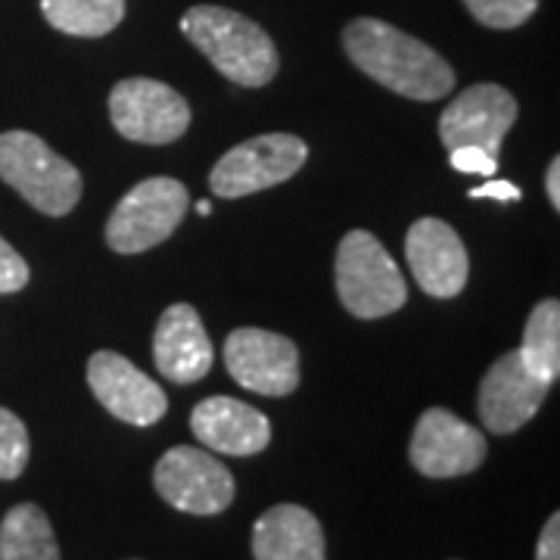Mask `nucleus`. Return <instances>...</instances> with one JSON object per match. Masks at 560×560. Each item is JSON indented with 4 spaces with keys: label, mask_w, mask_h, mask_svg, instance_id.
Returning <instances> with one entry per match:
<instances>
[{
    "label": "nucleus",
    "mask_w": 560,
    "mask_h": 560,
    "mask_svg": "<svg viewBox=\"0 0 560 560\" xmlns=\"http://www.w3.org/2000/svg\"><path fill=\"white\" fill-rule=\"evenodd\" d=\"M109 119L125 140L175 143L190 128V103L156 79H125L109 94Z\"/></svg>",
    "instance_id": "nucleus-7"
},
{
    "label": "nucleus",
    "mask_w": 560,
    "mask_h": 560,
    "mask_svg": "<svg viewBox=\"0 0 560 560\" xmlns=\"http://www.w3.org/2000/svg\"><path fill=\"white\" fill-rule=\"evenodd\" d=\"M337 293L349 315L386 318L408 300L399 265L371 231H349L337 249Z\"/></svg>",
    "instance_id": "nucleus-4"
},
{
    "label": "nucleus",
    "mask_w": 560,
    "mask_h": 560,
    "mask_svg": "<svg viewBox=\"0 0 560 560\" xmlns=\"http://www.w3.org/2000/svg\"><path fill=\"white\" fill-rule=\"evenodd\" d=\"M349 60L368 79L408 101H442L455 88V72L433 47L383 20L361 16L342 28Z\"/></svg>",
    "instance_id": "nucleus-1"
},
{
    "label": "nucleus",
    "mask_w": 560,
    "mask_h": 560,
    "mask_svg": "<svg viewBox=\"0 0 560 560\" xmlns=\"http://www.w3.org/2000/svg\"><path fill=\"white\" fill-rule=\"evenodd\" d=\"M514 121H517V101L511 91L499 84H474L445 106L440 119V138L445 150L480 147L486 153L499 156L501 143Z\"/></svg>",
    "instance_id": "nucleus-11"
},
{
    "label": "nucleus",
    "mask_w": 560,
    "mask_h": 560,
    "mask_svg": "<svg viewBox=\"0 0 560 560\" xmlns=\"http://www.w3.org/2000/svg\"><path fill=\"white\" fill-rule=\"evenodd\" d=\"M28 265L10 243L0 237V293H20L28 283Z\"/></svg>",
    "instance_id": "nucleus-24"
},
{
    "label": "nucleus",
    "mask_w": 560,
    "mask_h": 560,
    "mask_svg": "<svg viewBox=\"0 0 560 560\" xmlns=\"http://www.w3.org/2000/svg\"><path fill=\"white\" fill-rule=\"evenodd\" d=\"M408 268L427 296L452 300L458 296L470 275L467 249L458 231L440 219H418L405 237Z\"/></svg>",
    "instance_id": "nucleus-14"
},
{
    "label": "nucleus",
    "mask_w": 560,
    "mask_h": 560,
    "mask_svg": "<svg viewBox=\"0 0 560 560\" xmlns=\"http://www.w3.org/2000/svg\"><path fill=\"white\" fill-rule=\"evenodd\" d=\"M28 430L13 411L0 408V480H16L28 464Z\"/></svg>",
    "instance_id": "nucleus-21"
},
{
    "label": "nucleus",
    "mask_w": 560,
    "mask_h": 560,
    "mask_svg": "<svg viewBox=\"0 0 560 560\" xmlns=\"http://www.w3.org/2000/svg\"><path fill=\"white\" fill-rule=\"evenodd\" d=\"M308 160V147L296 135H259L228 150L212 175L209 187L215 197L237 200L290 180Z\"/></svg>",
    "instance_id": "nucleus-6"
},
{
    "label": "nucleus",
    "mask_w": 560,
    "mask_h": 560,
    "mask_svg": "<svg viewBox=\"0 0 560 560\" xmlns=\"http://www.w3.org/2000/svg\"><path fill=\"white\" fill-rule=\"evenodd\" d=\"M324 529L300 504H275L253 526L256 560H324Z\"/></svg>",
    "instance_id": "nucleus-17"
},
{
    "label": "nucleus",
    "mask_w": 560,
    "mask_h": 560,
    "mask_svg": "<svg viewBox=\"0 0 560 560\" xmlns=\"http://www.w3.org/2000/svg\"><path fill=\"white\" fill-rule=\"evenodd\" d=\"M536 560H560V514H551L539 536Z\"/></svg>",
    "instance_id": "nucleus-26"
},
{
    "label": "nucleus",
    "mask_w": 560,
    "mask_h": 560,
    "mask_svg": "<svg viewBox=\"0 0 560 560\" xmlns=\"http://www.w3.org/2000/svg\"><path fill=\"white\" fill-rule=\"evenodd\" d=\"M545 190H548V200L555 209H560V160L555 156L548 165V178H545Z\"/></svg>",
    "instance_id": "nucleus-27"
},
{
    "label": "nucleus",
    "mask_w": 560,
    "mask_h": 560,
    "mask_svg": "<svg viewBox=\"0 0 560 560\" xmlns=\"http://www.w3.org/2000/svg\"><path fill=\"white\" fill-rule=\"evenodd\" d=\"M486 436L474 430L467 420L452 415L448 408H430L423 411L411 436L408 458L430 480H452L474 474L486 460Z\"/></svg>",
    "instance_id": "nucleus-10"
},
{
    "label": "nucleus",
    "mask_w": 560,
    "mask_h": 560,
    "mask_svg": "<svg viewBox=\"0 0 560 560\" xmlns=\"http://www.w3.org/2000/svg\"><path fill=\"white\" fill-rule=\"evenodd\" d=\"M190 430L206 448L234 458L259 455L271 442V420L259 408L231 396L202 399L190 415Z\"/></svg>",
    "instance_id": "nucleus-15"
},
{
    "label": "nucleus",
    "mask_w": 560,
    "mask_h": 560,
    "mask_svg": "<svg viewBox=\"0 0 560 560\" xmlns=\"http://www.w3.org/2000/svg\"><path fill=\"white\" fill-rule=\"evenodd\" d=\"M197 212H200L202 219H209V215H212V202L200 200V202H197Z\"/></svg>",
    "instance_id": "nucleus-28"
},
{
    "label": "nucleus",
    "mask_w": 560,
    "mask_h": 560,
    "mask_svg": "<svg viewBox=\"0 0 560 560\" xmlns=\"http://www.w3.org/2000/svg\"><path fill=\"white\" fill-rule=\"evenodd\" d=\"M228 374L259 396H290L300 386V349L290 337L261 327H237L224 340Z\"/></svg>",
    "instance_id": "nucleus-9"
},
{
    "label": "nucleus",
    "mask_w": 560,
    "mask_h": 560,
    "mask_svg": "<svg viewBox=\"0 0 560 560\" xmlns=\"http://www.w3.org/2000/svg\"><path fill=\"white\" fill-rule=\"evenodd\" d=\"M0 180L44 215H69L81 200V175L32 131L0 135Z\"/></svg>",
    "instance_id": "nucleus-3"
},
{
    "label": "nucleus",
    "mask_w": 560,
    "mask_h": 560,
    "mask_svg": "<svg viewBox=\"0 0 560 560\" xmlns=\"http://www.w3.org/2000/svg\"><path fill=\"white\" fill-rule=\"evenodd\" d=\"M0 560H60L54 526L38 504H16L0 521Z\"/></svg>",
    "instance_id": "nucleus-18"
},
{
    "label": "nucleus",
    "mask_w": 560,
    "mask_h": 560,
    "mask_svg": "<svg viewBox=\"0 0 560 560\" xmlns=\"http://www.w3.org/2000/svg\"><path fill=\"white\" fill-rule=\"evenodd\" d=\"M190 209L187 187L175 178H147L135 184L106 221L113 253L135 256L165 243Z\"/></svg>",
    "instance_id": "nucleus-5"
},
{
    "label": "nucleus",
    "mask_w": 560,
    "mask_h": 560,
    "mask_svg": "<svg viewBox=\"0 0 560 560\" xmlns=\"http://www.w3.org/2000/svg\"><path fill=\"white\" fill-rule=\"evenodd\" d=\"M470 16L486 28H517L539 10V0H464Z\"/></svg>",
    "instance_id": "nucleus-22"
},
{
    "label": "nucleus",
    "mask_w": 560,
    "mask_h": 560,
    "mask_svg": "<svg viewBox=\"0 0 560 560\" xmlns=\"http://www.w3.org/2000/svg\"><path fill=\"white\" fill-rule=\"evenodd\" d=\"M448 162L455 172H464V175L495 178V172H499V156L486 153L480 147H455V150H448Z\"/></svg>",
    "instance_id": "nucleus-23"
},
{
    "label": "nucleus",
    "mask_w": 560,
    "mask_h": 560,
    "mask_svg": "<svg viewBox=\"0 0 560 560\" xmlns=\"http://www.w3.org/2000/svg\"><path fill=\"white\" fill-rule=\"evenodd\" d=\"M88 383L103 408L131 427H153L168 411L165 389L119 352H94L88 361Z\"/></svg>",
    "instance_id": "nucleus-12"
},
{
    "label": "nucleus",
    "mask_w": 560,
    "mask_h": 560,
    "mask_svg": "<svg viewBox=\"0 0 560 560\" xmlns=\"http://www.w3.org/2000/svg\"><path fill=\"white\" fill-rule=\"evenodd\" d=\"M153 482H156V492L175 511L197 514V517L221 514L234 501L231 470L215 455L194 445L168 448L153 470Z\"/></svg>",
    "instance_id": "nucleus-8"
},
{
    "label": "nucleus",
    "mask_w": 560,
    "mask_h": 560,
    "mask_svg": "<svg viewBox=\"0 0 560 560\" xmlns=\"http://www.w3.org/2000/svg\"><path fill=\"white\" fill-rule=\"evenodd\" d=\"M153 361L172 383H197L212 371V340L194 305L175 302L162 312L153 337Z\"/></svg>",
    "instance_id": "nucleus-16"
},
{
    "label": "nucleus",
    "mask_w": 560,
    "mask_h": 560,
    "mask_svg": "<svg viewBox=\"0 0 560 560\" xmlns=\"http://www.w3.org/2000/svg\"><path fill=\"white\" fill-rule=\"evenodd\" d=\"M180 32L221 75L243 88H261L278 75L280 60L275 40L259 22L237 10L197 3L180 16Z\"/></svg>",
    "instance_id": "nucleus-2"
},
{
    "label": "nucleus",
    "mask_w": 560,
    "mask_h": 560,
    "mask_svg": "<svg viewBox=\"0 0 560 560\" xmlns=\"http://www.w3.org/2000/svg\"><path fill=\"white\" fill-rule=\"evenodd\" d=\"M523 364L545 383H555L560 374V302L541 300L523 327Z\"/></svg>",
    "instance_id": "nucleus-20"
},
{
    "label": "nucleus",
    "mask_w": 560,
    "mask_h": 560,
    "mask_svg": "<svg viewBox=\"0 0 560 560\" xmlns=\"http://www.w3.org/2000/svg\"><path fill=\"white\" fill-rule=\"evenodd\" d=\"M40 13L62 35L103 38L125 20V0H40Z\"/></svg>",
    "instance_id": "nucleus-19"
},
{
    "label": "nucleus",
    "mask_w": 560,
    "mask_h": 560,
    "mask_svg": "<svg viewBox=\"0 0 560 560\" xmlns=\"http://www.w3.org/2000/svg\"><path fill=\"white\" fill-rule=\"evenodd\" d=\"M551 383L539 381L526 364L521 352H504L480 383V420L486 430L508 436L517 433L523 423L539 415L541 401L548 396Z\"/></svg>",
    "instance_id": "nucleus-13"
},
{
    "label": "nucleus",
    "mask_w": 560,
    "mask_h": 560,
    "mask_svg": "<svg viewBox=\"0 0 560 560\" xmlns=\"http://www.w3.org/2000/svg\"><path fill=\"white\" fill-rule=\"evenodd\" d=\"M467 197L470 200H486V197H492V200L499 202H517L523 200V190L514 184V180H486V184H480V187H470L467 190Z\"/></svg>",
    "instance_id": "nucleus-25"
}]
</instances>
